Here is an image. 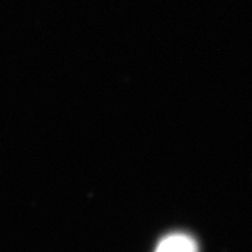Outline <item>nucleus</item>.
I'll return each instance as SVG.
<instances>
[{"label": "nucleus", "instance_id": "f257e3e1", "mask_svg": "<svg viewBox=\"0 0 252 252\" xmlns=\"http://www.w3.org/2000/svg\"><path fill=\"white\" fill-rule=\"evenodd\" d=\"M154 252H198L197 243L186 234H172L159 242Z\"/></svg>", "mask_w": 252, "mask_h": 252}]
</instances>
